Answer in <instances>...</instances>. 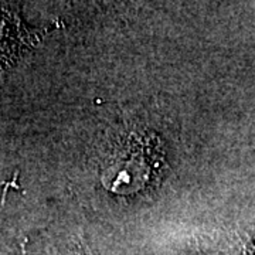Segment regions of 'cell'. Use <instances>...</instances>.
<instances>
[{
  "label": "cell",
  "instance_id": "1",
  "mask_svg": "<svg viewBox=\"0 0 255 255\" xmlns=\"http://www.w3.org/2000/svg\"><path fill=\"white\" fill-rule=\"evenodd\" d=\"M159 166V142L147 135L130 133L111 156L102 183L117 194H132L145 189Z\"/></svg>",
  "mask_w": 255,
  "mask_h": 255
},
{
  "label": "cell",
  "instance_id": "2",
  "mask_svg": "<svg viewBox=\"0 0 255 255\" xmlns=\"http://www.w3.org/2000/svg\"><path fill=\"white\" fill-rule=\"evenodd\" d=\"M11 28H13V26H11L10 20L0 10V61L9 55L10 50L13 47L11 41H10L13 37Z\"/></svg>",
  "mask_w": 255,
  "mask_h": 255
},
{
  "label": "cell",
  "instance_id": "3",
  "mask_svg": "<svg viewBox=\"0 0 255 255\" xmlns=\"http://www.w3.org/2000/svg\"><path fill=\"white\" fill-rule=\"evenodd\" d=\"M247 255H255V246H253L250 248V251L247 253Z\"/></svg>",
  "mask_w": 255,
  "mask_h": 255
}]
</instances>
